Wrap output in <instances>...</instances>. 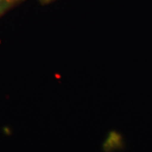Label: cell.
I'll return each mask as SVG.
<instances>
[{
	"mask_svg": "<svg viewBox=\"0 0 152 152\" xmlns=\"http://www.w3.org/2000/svg\"><path fill=\"white\" fill-rule=\"evenodd\" d=\"M20 0H0V3H3V4H9L11 7L15 4L17 3H19Z\"/></svg>",
	"mask_w": 152,
	"mask_h": 152,
	"instance_id": "7a4b0ae2",
	"label": "cell"
},
{
	"mask_svg": "<svg viewBox=\"0 0 152 152\" xmlns=\"http://www.w3.org/2000/svg\"><path fill=\"white\" fill-rule=\"evenodd\" d=\"M11 6L9 4H3V3H0V16L5 12L6 10H8Z\"/></svg>",
	"mask_w": 152,
	"mask_h": 152,
	"instance_id": "6da1fadb",
	"label": "cell"
},
{
	"mask_svg": "<svg viewBox=\"0 0 152 152\" xmlns=\"http://www.w3.org/2000/svg\"><path fill=\"white\" fill-rule=\"evenodd\" d=\"M42 4H48L50 2L53 1V0H39Z\"/></svg>",
	"mask_w": 152,
	"mask_h": 152,
	"instance_id": "3957f363",
	"label": "cell"
}]
</instances>
